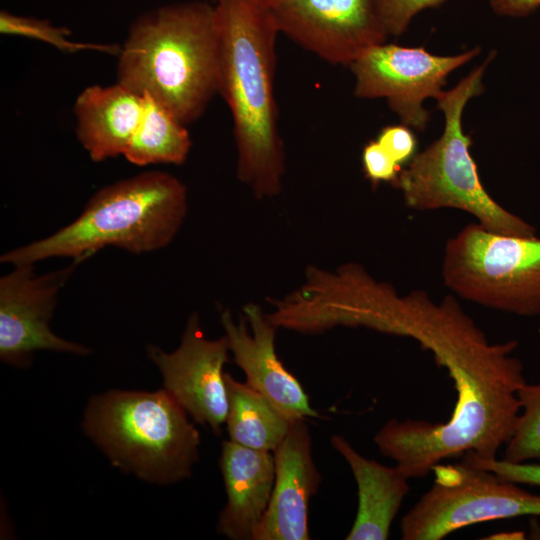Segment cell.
<instances>
[{
    "instance_id": "8992f818",
    "label": "cell",
    "mask_w": 540,
    "mask_h": 540,
    "mask_svg": "<svg viewBox=\"0 0 540 540\" xmlns=\"http://www.w3.org/2000/svg\"><path fill=\"white\" fill-rule=\"evenodd\" d=\"M490 58L473 69L455 87L436 96L445 125L439 139L412 158L393 182L405 205L419 211L453 208L473 215L496 233L534 237L533 225L497 203L481 183L470 153L472 139L462 128L468 101L484 90L483 75Z\"/></svg>"
},
{
    "instance_id": "6da1fadb",
    "label": "cell",
    "mask_w": 540,
    "mask_h": 540,
    "mask_svg": "<svg viewBox=\"0 0 540 540\" xmlns=\"http://www.w3.org/2000/svg\"><path fill=\"white\" fill-rule=\"evenodd\" d=\"M403 299V337L416 340L446 368L456 402L446 422L391 419L374 443L409 479L465 453L496 458L521 411L518 391L526 381L523 364L513 355L517 342L490 343L451 296L436 303L414 291Z\"/></svg>"
},
{
    "instance_id": "5b68a950",
    "label": "cell",
    "mask_w": 540,
    "mask_h": 540,
    "mask_svg": "<svg viewBox=\"0 0 540 540\" xmlns=\"http://www.w3.org/2000/svg\"><path fill=\"white\" fill-rule=\"evenodd\" d=\"M83 429L113 466L150 483L188 478L199 459L200 434L164 389L96 395L85 410Z\"/></svg>"
},
{
    "instance_id": "603a6c76",
    "label": "cell",
    "mask_w": 540,
    "mask_h": 540,
    "mask_svg": "<svg viewBox=\"0 0 540 540\" xmlns=\"http://www.w3.org/2000/svg\"><path fill=\"white\" fill-rule=\"evenodd\" d=\"M447 0H375L381 21L389 35L399 36L422 10Z\"/></svg>"
},
{
    "instance_id": "ffe728a7",
    "label": "cell",
    "mask_w": 540,
    "mask_h": 540,
    "mask_svg": "<svg viewBox=\"0 0 540 540\" xmlns=\"http://www.w3.org/2000/svg\"><path fill=\"white\" fill-rule=\"evenodd\" d=\"M144 112L123 156L137 166L183 164L191 149L187 126L149 95Z\"/></svg>"
},
{
    "instance_id": "9a60e30c",
    "label": "cell",
    "mask_w": 540,
    "mask_h": 540,
    "mask_svg": "<svg viewBox=\"0 0 540 540\" xmlns=\"http://www.w3.org/2000/svg\"><path fill=\"white\" fill-rule=\"evenodd\" d=\"M273 455V491L253 540H308L309 504L322 477L313 460L312 439L306 420L292 423Z\"/></svg>"
},
{
    "instance_id": "3957f363",
    "label": "cell",
    "mask_w": 540,
    "mask_h": 540,
    "mask_svg": "<svg viewBox=\"0 0 540 540\" xmlns=\"http://www.w3.org/2000/svg\"><path fill=\"white\" fill-rule=\"evenodd\" d=\"M117 56L116 82L151 96L188 126L219 91L214 3H173L143 13Z\"/></svg>"
},
{
    "instance_id": "d6986e66",
    "label": "cell",
    "mask_w": 540,
    "mask_h": 540,
    "mask_svg": "<svg viewBox=\"0 0 540 540\" xmlns=\"http://www.w3.org/2000/svg\"><path fill=\"white\" fill-rule=\"evenodd\" d=\"M228 395L226 427L229 440L254 449L273 452L292 423L265 396L225 373Z\"/></svg>"
},
{
    "instance_id": "4316f807",
    "label": "cell",
    "mask_w": 540,
    "mask_h": 540,
    "mask_svg": "<svg viewBox=\"0 0 540 540\" xmlns=\"http://www.w3.org/2000/svg\"><path fill=\"white\" fill-rule=\"evenodd\" d=\"M490 5L499 15L523 17L540 8V0H490Z\"/></svg>"
},
{
    "instance_id": "30bf717a",
    "label": "cell",
    "mask_w": 540,
    "mask_h": 540,
    "mask_svg": "<svg viewBox=\"0 0 540 540\" xmlns=\"http://www.w3.org/2000/svg\"><path fill=\"white\" fill-rule=\"evenodd\" d=\"M479 51L476 47L454 56H437L423 47L377 45L350 65L355 76L354 94L385 98L404 125L422 131L429 120L424 101L436 98L448 75Z\"/></svg>"
},
{
    "instance_id": "e0dca14e",
    "label": "cell",
    "mask_w": 540,
    "mask_h": 540,
    "mask_svg": "<svg viewBox=\"0 0 540 540\" xmlns=\"http://www.w3.org/2000/svg\"><path fill=\"white\" fill-rule=\"evenodd\" d=\"M144 95L116 82L92 85L76 98V135L91 160L123 156L144 112Z\"/></svg>"
},
{
    "instance_id": "7c38bea8",
    "label": "cell",
    "mask_w": 540,
    "mask_h": 540,
    "mask_svg": "<svg viewBox=\"0 0 540 540\" xmlns=\"http://www.w3.org/2000/svg\"><path fill=\"white\" fill-rule=\"evenodd\" d=\"M279 33L331 64L351 65L389 36L375 0H277Z\"/></svg>"
},
{
    "instance_id": "ac0fdd59",
    "label": "cell",
    "mask_w": 540,
    "mask_h": 540,
    "mask_svg": "<svg viewBox=\"0 0 540 540\" xmlns=\"http://www.w3.org/2000/svg\"><path fill=\"white\" fill-rule=\"evenodd\" d=\"M330 441L347 462L357 484L358 508L346 539H387L409 492V478L396 465L389 467L364 457L342 435H333Z\"/></svg>"
},
{
    "instance_id": "7402d4cb",
    "label": "cell",
    "mask_w": 540,
    "mask_h": 540,
    "mask_svg": "<svg viewBox=\"0 0 540 540\" xmlns=\"http://www.w3.org/2000/svg\"><path fill=\"white\" fill-rule=\"evenodd\" d=\"M518 399L521 412L503 459L512 463L540 460V384L525 383Z\"/></svg>"
},
{
    "instance_id": "8fae6325",
    "label": "cell",
    "mask_w": 540,
    "mask_h": 540,
    "mask_svg": "<svg viewBox=\"0 0 540 540\" xmlns=\"http://www.w3.org/2000/svg\"><path fill=\"white\" fill-rule=\"evenodd\" d=\"M36 275L33 264L15 265L0 279V359L27 367L38 350L87 355L91 349L57 336L50 328L60 289L77 265Z\"/></svg>"
},
{
    "instance_id": "4fadbf2b",
    "label": "cell",
    "mask_w": 540,
    "mask_h": 540,
    "mask_svg": "<svg viewBox=\"0 0 540 540\" xmlns=\"http://www.w3.org/2000/svg\"><path fill=\"white\" fill-rule=\"evenodd\" d=\"M229 352L225 335L214 340L205 337L196 312L189 316L180 345L173 352L147 346L148 357L162 375L163 389L196 423L216 435L222 434L227 418L224 366Z\"/></svg>"
},
{
    "instance_id": "277c9868",
    "label": "cell",
    "mask_w": 540,
    "mask_h": 540,
    "mask_svg": "<svg viewBox=\"0 0 540 540\" xmlns=\"http://www.w3.org/2000/svg\"><path fill=\"white\" fill-rule=\"evenodd\" d=\"M187 213V189L175 176L149 171L99 189L81 214L50 236L14 248L1 263L33 264L66 257L83 261L105 247L143 254L166 247Z\"/></svg>"
},
{
    "instance_id": "cb8c5ba5",
    "label": "cell",
    "mask_w": 540,
    "mask_h": 540,
    "mask_svg": "<svg viewBox=\"0 0 540 540\" xmlns=\"http://www.w3.org/2000/svg\"><path fill=\"white\" fill-rule=\"evenodd\" d=\"M462 460L491 471L503 480L540 486V464L512 463L504 459H497V457L486 459L473 453H465Z\"/></svg>"
},
{
    "instance_id": "d4e9b609",
    "label": "cell",
    "mask_w": 540,
    "mask_h": 540,
    "mask_svg": "<svg viewBox=\"0 0 540 540\" xmlns=\"http://www.w3.org/2000/svg\"><path fill=\"white\" fill-rule=\"evenodd\" d=\"M362 162L366 177L374 184L394 182L402 166L382 147L377 140L368 142L362 152Z\"/></svg>"
},
{
    "instance_id": "44dd1931",
    "label": "cell",
    "mask_w": 540,
    "mask_h": 540,
    "mask_svg": "<svg viewBox=\"0 0 540 540\" xmlns=\"http://www.w3.org/2000/svg\"><path fill=\"white\" fill-rule=\"evenodd\" d=\"M0 32L4 35L21 36L46 42L56 49L68 53L94 50L118 55L121 49V46L117 44L75 42L70 38L71 31L66 27L55 26L48 20L16 15L6 10L0 12Z\"/></svg>"
},
{
    "instance_id": "9c48e42d",
    "label": "cell",
    "mask_w": 540,
    "mask_h": 540,
    "mask_svg": "<svg viewBox=\"0 0 540 540\" xmlns=\"http://www.w3.org/2000/svg\"><path fill=\"white\" fill-rule=\"evenodd\" d=\"M435 481L402 517L403 540H440L467 526L518 516H540V495L463 460L438 464Z\"/></svg>"
},
{
    "instance_id": "7a4b0ae2",
    "label": "cell",
    "mask_w": 540,
    "mask_h": 540,
    "mask_svg": "<svg viewBox=\"0 0 540 540\" xmlns=\"http://www.w3.org/2000/svg\"><path fill=\"white\" fill-rule=\"evenodd\" d=\"M219 30V91L233 119L236 174L257 199L279 194L285 152L274 96L280 34L260 0H213Z\"/></svg>"
},
{
    "instance_id": "ba28073f",
    "label": "cell",
    "mask_w": 540,
    "mask_h": 540,
    "mask_svg": "<svg viewBox=\"0 0 540 540\" xmlns=\"http://www.w3.org/2000/svg\"><path fill=\"white\" fill-rule=\"evenodd\" d=\"M402 297L395 288L373 278L361 265L335 270L310 266L304 283L292 293L269 299L267 313L277 328L320 334L337 326L363 327L397 334Z\"/></svg>"
},
{
    "instance_id": "83f0119b",
    "label": "cell",
    "mask_w": 540,
    "mask_h": 540,
    "mask_svg": "<svg viewBox=\"0 0 540 540\" xmlns=\"http://www.w3.org/2000/svg\"><path fill=\"white\" fill-rule=\"evenodd\" d=\"M261 2L265 3L266 5H271L272 3L276 2L277 0H260Z\"/></svg>"
},
{
    "instance_id": "2e32d148",
    "label": "cell",
    "mask_w": 540,
    "mask_h": 540,
    "mask_svg": "<svg viewBox=\"0 0 540 540\" xmlns=\"http://www.w3.org/2000/svg\"><path fill=\"white\" fill-rule=\"evenodd\" d=\"M219 467L227 501L217 530L231 540H253L271 499L275 462L273 452L224 441Z\"/></svg>"
},
{
    "instance_id": "5bb4252c",
    "label": "cell",
    "mask_w": 540,
    "mask_h": 540,
    "mask_svg": "<svg viewBox=\"0 0 540 540\" xmlns=\"http://www.w3.org/2000/svg\"><path fill=\"white\" fill-rule=\"evenodd\" d=\"M220 320L233 359L251 388L292 421L321 417L300 382L279 359L275 350L278 328L262 308L248 303L238 321L228 310L222 312Z\"/></svg>"
},
{
    "instance_id": "52a82bcc",
    "label": "cell",
    "mask_w": 540,
    "mask_h": 540,
    "mask_svg": "<svg viewBox=\"0 0 540 540\" xmlns=\"http://www.w3.org/2000/svg\"><path fill=\"white\" fill-rule=\"evenodd\" d=\"M442 276L459 297L501 312L540 315V238L509 236L480 223L445 246Z\"/></svg>"
},
{
    "instance_id": "484cf974",
    "label": "cell",
    "mask_w": 540,
    "mask_h": 540,
    "mask_svg": "<svg viewBox=\"0 0 540 540\" xmlns=\"http://www.w3.org/2000/svg\"><path fill=\"white\" fill-rule=\"evenodd\" d=\"M377 141L399 164H408L416 155L417 141L413 132L406 125L384 127Z\"/></svg>"
}]
</instances>
